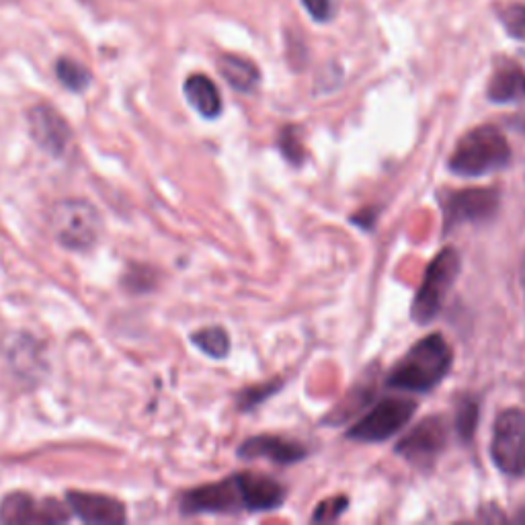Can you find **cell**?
Masks as SVG:
<instances>
[{"mask_svg": "<svg viewBox=\"0 0 525 525\" xmlns=\"http://www.w3.org/2000/svg\"><path fill=\"white\" fill-rule=\"evenodd\" d=\"M478 400L472 396H464L458 402L456 409V431L464 441H470L474 437L476 425H478Z\"/></svg>", "mask_w": 525, "mask_h": 525, "instance_id": "21", "label": "cell"}, {"mask_svg": "<svg viewBox=\"0 0 525 525\" xmlns=\"http://www.w3.org/2000/svg\"><path fill=\"white\" fill-rule=\"evenodd\" d=\"M31 140L54 158H62L70 146L72 130L62 113L52 105H35L27 113Z\"/></svg>", "mask_w": 525, "mask_h": 525, "instance_id": "10", "label": "cell"}, {"mask_svg": "<svg viewBox=\"0 0 525 525\" xmlns=\"http://www.w3.org/2000/svg\"><path fill=\"white\" fill-rule=\"evenodd\" d=\"M491 456L501 472L525 474V413L521 409H507L497 417Z\"/></svg>", "mask_w": 525, "mask_h": 525, "instance_id": "6", "label": "cell"}, {"mask_svg": "<svg viewBox=\"0 0 525 525\" xmlns=\"http://www.w3.org/2000/svg\"><path fill=\"white\" fill-rule=\"evenodd\" d=\"M66 503L70 511L83 519L85 523H126L128 513L121 501L107 497V495H97V493H80V491H70L66 493Z\"/></svg>", "mask_w": 525, "mask_h": 525, "instance_id": "12", "label": "cell"}, {"mask_svg": "<svg viewBox=\"0 0 525 525\" xmlns=\"http://www.w3.org/2000/svg\"><path fill=\"white\" fill-rule=\"evenodd\" d=\"M417 411V402L402 396H388L380 400L378 405L357 421L349 431L347 437L363 443H380L396 435L402 427L413 419Z\"/></svg>", "mask_w": 525, "mask_h": 525, "instance_id": "5", "label": "cell"}, {"mask_svg": "<svg viewBox=\"0 0 525 525\" xmlns=\"http://www.w3.org/2000/svg\"><path fill=\"white\" fill-rule=\"evenodd\" d=\"M50 230L68 251H91L103 230L99 210L87 199H60L50 210Z\"/></svg>", "mask_w": 525, "mask_h": 525, "instance_id": "3", "label": "cell"}, {"mask_svg": "<svg viewBox=\"0 0 525 525\" xmlns=\"http://www.w3.org/2000/svg\"><path fill=\"white\" fill-rule=\"evenodd\" d=\"M238 482L242 489V497H245L247 511H273L286 501V489L269 476L240 472Z\"/></svg>", "mask_w": 525, "mask_h": 525, "instance_id": "14", "label": "cell"}, {"mask_svg": "<svg viewBox=\"0 0 525 525\" xmlns=\"http://www.w3.org/2000/svg\"><path fill=\"white\" fill-rule=\"evenodd\" d=\"M158 284V273L148 265H130L128 273L121 279L124 286L132 294H146L154 290Z\"/></svg>", "mask_w": 525, "mask_h": 525, "instance_id": "20", "label": "cell"}, {"mask_svg": "<svg viewBox=\"0 0 525 525\" xmlns=\"http://www.w3.org/2000/svg\"><path fill=\"white\" fill-rule=\"evenodd\" d=\"M499 19L511 37L525 42V7L509 5L499 11Z\"/></svg>", "mask_w": 525, "mask_h": 525, "instance_id": "22", "label": "cell"}, {"mask_svg": "<svg viewBox=\"0 0 525 525\" xmlns=\"http://www.w3.org/2000/svg\"><path fill=\"white\" fill-rule=\"evenodd\" d=\"M281 388V382H267V384H263V386H253V388H249V390H245V392H240V409L242 411H249V409H253L255 405H259V402H263L265 398H269L275 390H279Z\"/></svg>", "mask_w": 525, "mask_h": 525, "instance_id": "25", "label": "cell"}, {"mask_svg": "<svg viewBox=\"0 0 525 525\" xmlns=\"http://www.w3.org/2000/svg\"><path fill=\"white\" fill-rule=\"evenodd\" d=\"M347 505H349L347 497H331L327 501H322L314 511L312 521H337L345 513Z\"/></svg>", "mask_w": 525, "mask_h": 525, "instance_id": "24", "label": "cell"}, {"mask_svg": "<svg viewBox=\"0 0 525 525\" xmlns=\"http://www.w3.org/2000/svg\"><path fill=\"white\" fill-rule=\"evenodd\" d=\"M511 146L497 126H478L462 136L450 156V171L458 177H484L505 169Z\"/></svg>", "mask_w": 525, "mask_h": 525, "instance_id": "2", "label": "cell"}, {"mask_svg": "<svg viewBox=\"0 0 525 525\" xmlns=\"http://www.w3.org/2000/svg\"><path fill=\"white\" fill-rule=\"evenodd\" d=\"M56 76L60 83L72 91V93H83L91 85V72L87 66L72 58H60L56 64Z\"/></svg>", "mask_w": 525, "mask_h": 525, "instance_id": "19", "label": "cell"}, {"mask_svg": "<svg viewBox=\"0 0 525 525\" xmlns=\"http://www.w3.org/2000/svg\"><path fill=\"white\" fill-rule=\"evenodd\" d=\"M450 425L443 417L423 419L409 435L402 437L396 446V454L415 466H431L448 443Z\"/></svg>", "mask_w": 525, "mask_h": 525, "instance_id": "9", "label": "cell"}, {"mask_svg": "<svg viewBox=\"0 0 525 525\" xmlns=\"http://www.w3.org/2000/svg\"><path fill=\"white\" fill-rule=\"evenodd\" d=\"M306 448L300 446L296 441L277 437V435H257L247 439L238 448V456L242 460H257V458H267L275 464H298L306 458Z\"/></svg>", "mask_w": 525, "mask_h": 525, "instance_id": "13", "label": "cell"}, {"mask_svg": "<svg viewBox=\"0 0 525 525\" xmlns=\"http://www.w3.org/2000/svg\"><path fill=\"white\" fill-rule=\"evenodd\" d=\"M68 503L56 499L37 501L27 493H11L0 503V521L3 523H64L70 519Z\"/></svg>", "mask_w": 525, "mask_h": 525, "instance_id": "11", "label": "cell"}, {"mask_svg": "<svg viewBox=\"0 0 525 525\" xmlns=\"http://www.w3.org/2000/svg\"><path fill=\"white\" fill-rule=\"evenodd\" d=\"M191 343L214 359H224L230 353V337L222 327H208L193 333Z\"/></svg>", "mask_w": 525, "mask_h": 525, "instance_id": "18", "label": "cell"}, {"mask_svg": "<svg viewBox=\"0 0 525 525\" xmlns=\"http://www.w3.org/2000/svg\"><path fill=\"white\" fill-rule=\"evenodd\" d=\"M452 368V349L439 333L417 341L388 374V388L425 394L441 384Z\"/></svg>", "mask_w": 525, "mask_h": 525, "instance_id": "1", "label": "cell"}, {"mask_svg": "<svg viewBox=\"0 0 525 525\" xmlns=\"http://www.w3.org/2000/svg\"><path fill=\"white\" fill-rule=\"evenodd\" d=\"M189 105L206 119H216L222 113V97L214 80L206 74H191L183 85Z\"/></svg>", "mask_w": 525, "mask_h": 525, "instance_id": "16", "label": "cell"}, {"mask_svg": "<svg viewBox=\"0 0 525 525\" xmlns=\"http://www.w3.org/2000/svg\"><path fill=\"white\" fill-rule=\"evenodd\" d=\"M501 197L495 187H470L462 191H448L441 197L443 228H452L466 222H484L499 212Z\"/></svg>", "mask_w": 525, "mask_h": 525, "instance_id": "7", "label": "cell"}, {"mask_svg": "<svg viewBox=\"0 0 525 525\" xmlns=\"http://www.w3.org/2000/svg\"><path fill=\"white\" fill-rule=\"evenodd\" d=\"M487 97L493 103H517L525 99V72L521 66L513 62H501L491 80H489V89Z\"/></svg>", "mask_w": 525, "mask_h": 525, "instance_id": "15", "label": "cell"}, {"mask_svg": "<svg viewBox=\"0 0 525 525\" xmlns=\"http://www.w3.org/2000/svg\"><path fill=\"white\" fill-rule=\"evenodd\" d=\"M279 148H281V154H284L290 163L298 165L302 163L304 158V146L296 134L294 128H286L284 132H281V138H279Z\"/></svg>", "mask_w": 525, "mask_h": 525, "instance_id": "23", "label": "cell"}, {"mask_svg": "<svg viewBox=\"0 0 525 525\" xmlns=\"http://www.w3.org/2000/svg\"><path fill=\"white\" fill-rule=\"evenodd\" d=\"M521 286L525 290V255H523V261H521Z\"/></svg>", "mask_w": 525, "mask_h": 525, "instance_id": "28", "label": "cell"}, {"mask_svg": "<svg viewBox=\"0 0 525 525\" xmlns=\"http://www.w3.org/2000/svg\"><path fill=\"white\" fill-rule=\"evenodd\" d=\"M460 271H462V259L456 249L446 247L435 255V259L429 263L425 271L423 284L413 300L411 316L415 322H419V325H429V322L441 312L443 302H446L450 290L454 288Z\"/></svg>", "mask_w": 525, "mask_h": 525, "instance_id": "4", "label": "cell"}, {"mask_svg": "<svg viewBox=\"0 0 525 525\" xmlns=\"http://www.w3.org/2000/svg\"><path fill=\"white\" fill-rule=\"evenodd\" d=\"M513 126H515L521 134H525V113H521V115L513 121Z\"/></svg>", "mask_w": 525, "mask_h": 525, "instance_id": "27", "label": "cell"}, {"mask_svg": "<svg viewBox=\"0 0 525 525\" xmlns=\"http://www.w3.org/2000/svg\"><path fill=\"white\" fill-rule=\"evenodd\" d=\"M218 68L226 78V83L240 93H251L259 85V68L247 58L224 54L218 60Z\"/></svg>", "mask_w": 525, "mask_h": 525, "instance_id": "17", "label": "cell"}, {"mask_svg": "<svg viewBox=\"0 0 525 525\" xmlns=\"http://www.w3.org/2000/svg\"><path fill=\"white\" fill-rule=\"evenodd\" d=\"M247 511L245 497L238 482V474L204 484V487L191 489L181 499V513L185 515H199V513H240Z\"/></svg>", "mask_w": 525, "mask_h": 525, "instance_id": "8", "label": "cell"}, {"mask_svg": "<svg viewBox=\"0 0 525 525\" xmlns=\"http://www.w3.org/2000/svg\"><path fill=\"white\" fill-rule=\"evenodd\" d=\"M308 15L318 21V23H325V21H331L333 17V5L331 0H302Z\"/></svg>", "mask_w": 525, "mask_h": 525, "instance_id": "26", "label": "cell"}]
</instances>
